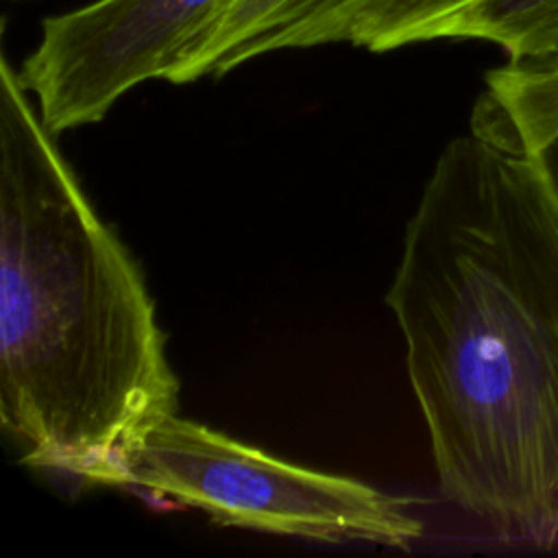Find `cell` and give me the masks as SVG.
<instances>
[{
    "label": "cell",
    "mask_w": 558,
    "mask_h": 558,
    "mask_svg": "<svg viewBox=\"0 0 558 558\" xmlns=\"http://www.w3.org/2000/svg\"><path fill=\"white\" fill-rule=\"evenodd\" d=\"M432 39H480L510 61L558 54V0H477L436 26Z\"/></svg>",
    "instance_id": "52a82bcc"
},
{
    "label": "cell",
    "mask_w": 558,
    "mask_h": 558,
    "mask_svg": "<svg viewBox=\"0 0 558 558\" xmlns=\"http://www.w3.org/2000/svg\"><path fill=\"white\" fill-rule=\"evenodd\" d=\"M355 4L357 0H231L168 81L183 85L222 76L270 52L338 44Z\"/></svg>",
    "instance_id": "5b68a950"
},
{
    "label": "cell",
    "mask_w": 558,
    "mask_h": 558,
    "mask_svg": "<svg viewBox=\"0 0 558 558\" xmlns=\"http://www.w3.org/2000/svg\"><path fill=\"white\" fill-rule=\"evenodd\" d=\"M231 0H94L41 22L17 74L57 137L100 122L133 87L163 78Z\"/></svg>",
    "instance_id": "277c9868"
},
{
    "label": "cell",
    "mask_w": 558,
    "mask_h": 558,
    "mask_svg": "<svg viewBox=\"0 0 558 558\" xmlns=\"http://www.w3.org/2000/svg\"><path fill=\"white\" fill-rule=\"evenodd\" d=\"M122 486L174 499L220 525L279 536L408 547L423 532L405 499L283 462L177 414L131 456Z\"/></svg>",
    "instance_id": "3957f363"
},
{
    "label": "cell",
    "mask_w": 558,
    "mask_h": 558,
    "mask_svg": "<svg viewBox=\"0 0 558 558\" xmlns=\"http://www.w3.org/2000/svg\"><path fill=\"white\" fill-rule=\"evenodd\" d=\"M471 131L530 159L558 205V54L490 70Z\"/></svg>",
    "instance_id": "8992f818"
},
{
    "label": "cell",
    "mask_w": 558,
    "mask_h": 558,
    "mask_svg": "<svg viewBox=\"0 0 558 558\" xmlns=\"http://www.w3.org/2000/svg\"><path fill=\"white\" fill-rule=\"evenodd\" d=\"M442 495L497 536L558 541V205L477 133L438 155L386 292Z\"/></svg>",
    "instance_id": "6da1fadb"
},
{
    "label": "cell",
    "mask_w": 558,
    "mask_h": 558,
    "mask_svg": "<svg viewBox=\"0 0 558 558\" xmlns=\"http://www.w3.org/2000/svg\"><path fill=\"white\" fill-rule=\"evenodd\" d=\"M473 2L477 0H357L342 24L338 44L388 52L432 41L438 24Z\"/></svg>",
    "instance_id": "ba28073f"
},
{
    "label": "cell",
    "mask_w": 558,
    "mask_h": 558,
    "mask_svg": "<svg viewBox=\"0 0 558 558\" xmlns=\"http://www.w3.org/2000/svg\"><path fill=\"white\" fill-rule=\"evenodd\" d=\"M26 94L2 57L0 421L28 466L122 486L179 377L137 262Z\"/></svg>",
    "instance_id": "7a4b0ae2"
},
{
    "label": "cell",
    "mask_w": 558,
    "mask_h": 558,
    "mask_svg": "<svg viewBox=\"0 0 558 558\" xmlns=\"http://www.w3.org/2000/svg\"><path fill=\"white\" fill-rule=\"evenodd\" d=\"M15 2H17V0H15Z\"/></svg>",
    "instance_id": "9c48e42d"
}]
</instances>
